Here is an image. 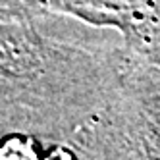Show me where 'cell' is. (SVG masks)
Listing matches in <instances>:
<instances>
[{
    "label": "cell",
    "mask_w": 160,
    "mask_h": 160,
    "mask_svg": "<svg viewBox=\"0 0 160 160\" xmlns=\"http://www.w3.org/2000/svg\"><path fill=\"white\" fill-rule=\"evenodd\" d=\"M0 160H39V154L31 139L12 137L0 145Z\"/></svg>",
    "instance_id": "obj_1"
},
{
    "label": "cell",
    "mask_w": 160,
    "mask_h": 160,
    "mask_svg": "<svg viewBox=\"0 0 160 160\" xmlns=\"http://www.w3.org/2000/svg\"><path fill=\"white\" fill-rule=\"evenodd\" d=\"M47 160H75V158H73V154L64 151V148H56V151H52L47 156Z\"/></svg>",
    "instance_id": "obj_2"
}]
</instances>
